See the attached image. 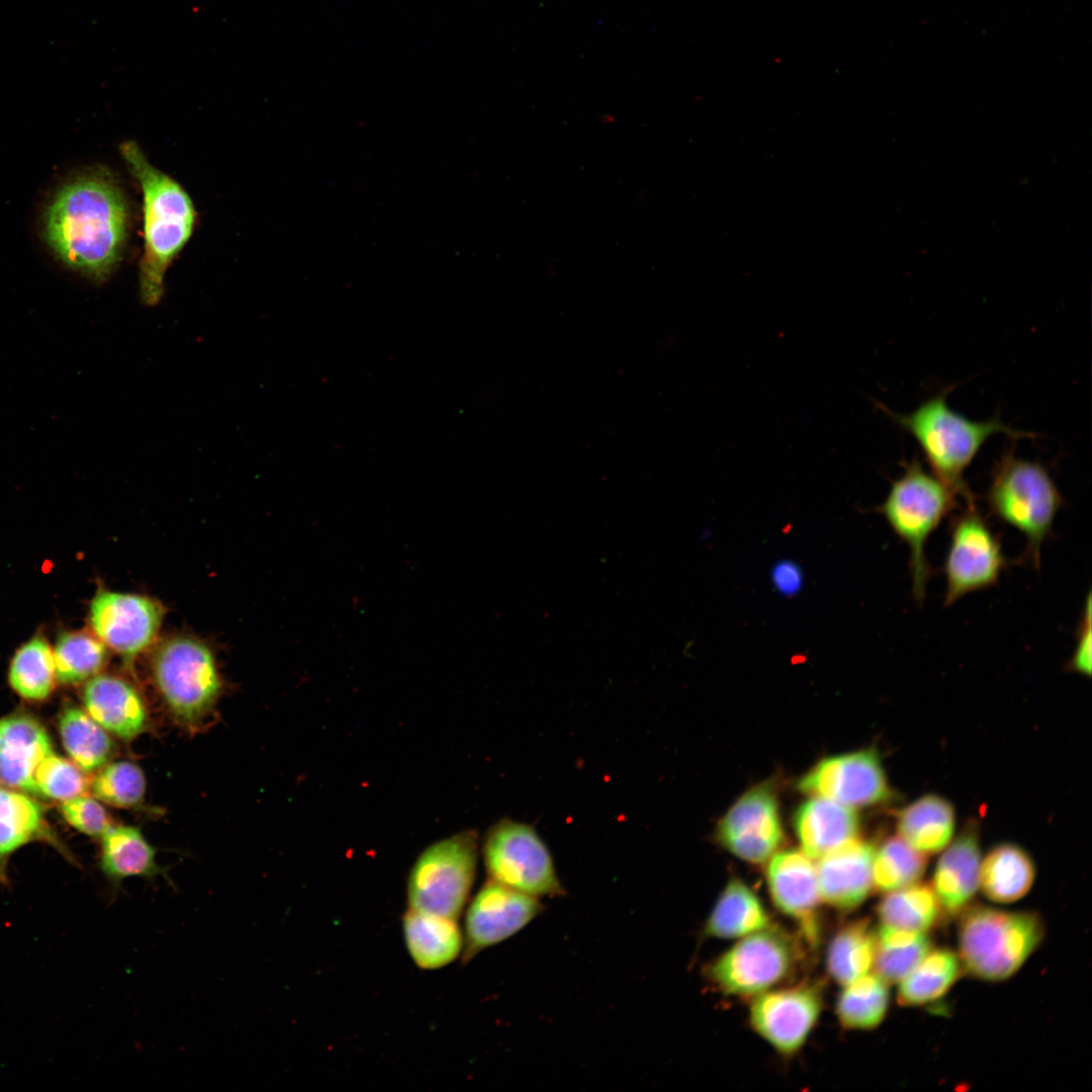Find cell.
Instances as JSON below:
<instances>
[{
    "mask_svg": "<svg viewBox=\"0 0 1092 1092\" xmlns=\"http://www.w3.org/2000/svg\"><path fill=\"white\" fill-rule=\"evenodd\" d=\"M543 910L540 898L489 880L473 898L465 916L464 960L525 928Z\"/></svg>",
    "mask_w": 1092,
    "mask_h": 1092,
    "instance_id": "16",
    "label": "cell"
},
{
    "mask_svg": "<svg viewBox=\"0 0 1092 1092\" xmlns=\"http://www.w3.org/2000/svg\"><path fill=\"white\" fill-rule=\"evenodd\" d=\"M34 784L36 794L62 802L86 795L90 787L80 767L55 752L39 763Z\"/></svg>",
    "mask_w": 1092,
    "mask_h": 1092,
    "instance_id": "39",
    "label": "cell"
},
{
    "mask_svg": "<svg viewBox=\"0 0 1092 1092\" xmlns=\"http://www.w3.org/2000/svg\"><path fill=\"white\" fill-rule=\"evenodd\" d=\"M874 850L854 838L821 856L816 869L821 900L841 911L861 905L873 885Z\"/></svg>",
    "mask_w": 1092,
    "mask_h": 1092,
    "instance_id": "19",
    "label": "cell"
},
{
    "mask_svg": "<svg viewBox=\"0 0 1092 1092\" xmlns=\"http://www.w3.org/2000/svg\"><path fill=\"white\" fill-rule=\"evenodd\" d=\"M483 859L493 882L537 898L565 895L547 845L528 824L495 823L485 836Z\"/></svg>",
    "mask_w": 1092,
    "mask_h": 1092,
    "instance_id": "9",
    "label": "cell"
},
{
    "mask_svg": "<svg viewBox=\"0 0 1092 1092\" xmlns=\"http://www.w3.org/2000/svg\"><path fill=\"white\" fill-rule=\"evenodd\" d=\"M793 824L802 851L810 858H820L856 838L859 828L853 808L816 796L798 808Z\"/></svg>",
    "mask_w": 1092,
    "mask_h": 1092,
    "instance_id": "24",
    "label": "cell"
},
{
    "mask_svg": "<svg viewBox=\"0 0 1092 1092\" xmlns=\"http://www.w3.org/2000/svg\"><path fill=\"white\" fill-rule=\"evenodd\" d=\"M1007 566L1001 541L975 499L965 502V508L949 525L943 606L950 607L968 594L994 586Z\"/></svg>",
    "mask_w": 1092,
    "mask_h": 1092,
    "instance_id": "10",
    "label": "cell"
},
{
    "mask_svg": "<svg viewBox=\"0 0 1092 1092\" xmlns=\"http://www.w3.org/2000/svg\"><path fill=\"white\" fill-rule=\"evenodd\" d=\"M769 918L757 895L742 881H729L704 925L705 936L741 938L768 927Z\"/></svg>",
    "mask_w": 1092,
    "mask_h": 1092,
    "instance_id": "28",
    "label": "cell"
},
{
    "mask_svg": "<svg viewBox=\"0 0 1092 1092\" xmlns=\"http://www.w3.org/2000/svg\"><path fill=\"white\" fill-rule=\"evenodd\" d=\"M772 581L782 594L794 595L801 587L802 572L794 563L784 561L774 568Z\"/></svg>",
    "mask_w": 1092,
    "mask_h": 1092,
    "instance_id": "42",
    "label": "cell"
},
{
    "mask_svg": "<svg viewBox=\"0 0 1092 1092\" xmlns=\"http://www.w3.org/2000/svg\"><path fill=\"white\" fill-rule=\"evenodd\" d=\"M56 678L54 651L43 637L36 636L26 642L11 660L9 684L25 700H46L55 688Z\"/></svg>",
    "mask_w": 1092,
    "mask_h": 1092,
    "instance_id": "33",
    "label": "cell"
},
{
    "mask_svg": "<svg viewBox=\"0 0 1092 1092\" xmlns=\"http://www.w3.org/2000/svg\"><path fill=\"white\" fill-rule=\"evenodd\" d=\"M877 912L883 925L918 932L933 928L943 913L933 888L917 882L889 892Z\"/></svg>",
    "mask_w": 1092,
    "mask_h": 1092,
    "instance_id": "32",
    "label": "cell"
},
{
    "mask_svg": "<svg viewBox=\"0 0 1092 1092\" xmlns=\"http://www.w3.org/2000/svg\"><path fill=\"white\" fill-rule=\"evenodd\" d=\"M877 933L866 919L847 923L829 943L826 967L831 978L845 986L868 974L875 963Z\"/></svg>",
    "mask_w": 1092,
    "mask_h": 1092,
    "instance_id": "30",
    "label": "cell"
},
{
    "mask_svg": "<svg viewBox=\"0 0 1092 1092\" xmlns=\"http://www.w3.org/2000/svg\"><path fill=\"white\" fill-rule=\"evenodd\" d=\"M1034 877V862L1027 851L1003 842L993 846L981 862L979 885L990 900L1011 903L1030 890Z\"/></svg>",
    "mask_w": 1092,
    "mask_h": 1092,
    "instance_id": "27",
    "label": "cell"
},
{
    "mask_svg": "<svg viewBox=\"0 0 1092 1092\" xmlns=\"http://www.w3.org/2000/svg\"><path fill=\"white\" fill-rule=\"evenodd\" d=\"M33 841H44L75 861L52 831L41 806L23 793L0 787V885L8 884L10 856Z\"/></svg>",
    "mask_w": 1092,
    "mask_h": 1092,
    "instance_id": "23",
    "label": "cell"
},
{
    "mask_svg": "<svg viewBox=\"0 0 1092 1092\" xmlns=\"http://www.w3.org/2000/svg\"><path fill=\"white\" fill-rule=\"evenodd\" d=\"M931 948L924 933L882 925L877 932L875 967L887 983L905 978Z\"/></svg>",
    "mask_w": 1092,
    "mask_h": 1092,
    "instance_id": "35",
    "label": "cell"
},
{
    "mask_svg": "<svg viewBox=\"0 0 1092 1092\" xmlns=\"http://www.w3.org/2000/svg\"><path fill=\"white\" fill-rule=\"evenodd\" d=\"M956 813L952 804L936 794H926L897 814L899 836L916 850L935 853L952 839Z\"/></svg>",
    "mask_w": 1092,
    "mask_h": 1092,
    "instance_id": "26",
    "label": "cell"
},
{
    "mask_svg": "<svg viewBox=\"0 0 1092 1092\" xmlns=\"http://www.w3.org/2000/svg\"><path fill=\"white\" fill-rule=\"evenodd\" d=\"M961 973L960 958L948 948L928 951L900 981L898 1001L903 1006H920L942 997Z\"/></svg>",
    "mask_w": 1092,
    "mask_h": 1092,
    "instance_id": "31",
    "label": "cell"
},
{
    "mask_svg": "<svg viewBox=\"0 0 1092 1092\" xmlns=\"http://www.w3.org/2000/svg\"><path fill=\"white\" fill-rule=\"evenodd\" d=\"M54 657L57 678L67 685L87 681L98 674L108 659L107 647L94 635L84 631L60 634Z\"/></svg>",
    "mask_w": 1092,
    "mask_h": 1092,
    "instance_id": "36",
    "label": "cell"
},
{
    "mask_svg": "<svg viewBox=\"0 0 1092 1092\" xmlns=\"http://www.w3.org/2000/svg\"><path fill=\"white\" fill-rule=\"evenodd\" d=\"M948 390L926 399L907 415H899L879 404L918 443L931 472L965 502L975 499L964 474L985 442L994 434L1012 439L1028 433L1005 426L1000 419L984 422L967 419L952 411L946 401Z\"/></svg>",
    "mask_w": 1092,
    "mask_h": 1092,
    "instance_id": "3",
    "label": "cell"
},
{
    "mask_svg": "<svg viewBox=\"0 0 1092 1092\" xmlns=\"http://www.w3.org/2000/svg\"><path fill=\"white\" fill-rule=\"evenodd\" d=\"M783 837L777 796L767 784L743 794L722 817L717 828L721 845L752 863H762L770 858Z\"/></svg>",
    "mask_w": 1092,
    "mask_h": 1092,
    "instance_id": "14",
    "label": "cell"
},
{
    "mask_svg": "<svg viewBox=\"0 0 1092 1092\" xmlns=\"http://www.w3.org/2000/svg\"><path fill=\"white\" fill-rule=\"evenodd\" d=\"M85 711L110 735L131 741L150 726V713L139 690L113 674H96L82 692Z\"/></svg>",
    "mask_w": 1092,
    "mask_h": 1092,
    "instance_id": "18",
    "label": "cell"
},
{
    "mask_svg": "<svg viewBox=\"0 0 1092 1092\" xmlns=\"http://www.w3.org/2000/svg\"><path fill=\"white\" fill-rule=\"evenodd\" d=\"M958 495L914 458L894 480L879 508L896 536L909 549L912 594L922 603L931 575L925 549L930 535L958 505Z\"/></svg>",
    "mask_w": 1092,
    "mask_h": 1092,
    "instance_id": "5",
    "label": "cell"
},
{
    "mask_svg": "<svg viewBox=\"0 0 1092 1092\" xmlns=\"http://www.w3.org/2000/svg\"><path fill=\"white\" fill-rule=\"evenodd\" d=\"M926 866L924 853L900 836L890 837L874 850L873 884L883 893L907 887L920 880Z\"/></svg>",
    "mask_w": 1092,
    "mask_h": 1092,
    "instance_id": "37",
    "label": "cell"
},
{
    "mask_svg": "<svg viewBox=\"0 0 1092 1092\" xmlns=\"http://www.w3.org/2000/svg\"><path fill=\"white\" fill-rule=\"evenodd\" d=\"M958 928L960 961L972 976L991 982L1015 974L1040 944L1044 928L1033 912L967 907Z\"/></svg>",
    "mask_w": 1092,
    "mask_h": 1092,
    "instance_id": "6",
    "label": "cell"
},
{
    "mask_svg": "<svg viewBox=\"0 0 1092 1092\" xmlns=\"http://www.w3.org/2000/svg\"><path fill=\"white\" fill-rule=\"evenodd\" d=\"M61 812L72 827L91 837L100 838L112 825L100 801L86 795L63 802Z\"/></svg>",
    "mask_w": 1092,
    "mask_h": 1092,
    "instance_id": "40",
    "label": "cell"
},
{
    "mask_svg": "<svg viewBox=\"0 0 1092 1092\" xmlns=\"http://www.w3.org/2000/svg\"><path fill=\"white\" fill-rule=\"evenodd\" d=\"M1076 646L1067 663L1070 671L1091 674V596L1088 593L1076 633Z\"/></svg>",
    "mask_w": 1092,
    "mask_h": 1092,
    "instance_id": "41",
    "label": "cell"
},
{
    "mask_svg": "<svg viewBox=\"0 0 1092 1092\" xmlns=\"http://www.w3.org/2000/svg\"><path fill=\"white\" fill-rule=\"evenodd\" d=\"M888 983L878 974H866L844 986L836 1002V1016L848 1029L877 1027L889 1006Z\"/></svg>",
    "mask_w": 1092,
    "mask_h": 1092,
    "instance_id": "34",
    "label": "cell"
},
{
    "mask_svg": "<svg viewBox=\"0 0 1092 1092\" xmlns=\"http://www.w3.org/2000/svg\"><path fill=\"white\" fill-rule=\"evenodd\" d=\"M793 939L770 925L741 937L707 969V976L727 995L751 997L783 982L798 962Z\"/></svg>",
    "mask_w": 1092,
    "mask_h": 1092,
    "instance_id": "11",
    "label": "cell"
},
{
    "mask_svg": "<svg viewBox=\"0 0 1092 1092\" xmlns=\"http://www.w3.org/2000/svg\"><path fill=\"white\" fill-rule=\"evenodd\" d=\"M128 226L124 195L108 175L92 173L60 190L46 215V237L71 269L104 279L120 261Z\"/></svg>",
    "mask_w": 1092,
    "mask_h": 1092,
    "instance_id": "1",
    "label": "cell"
},
{
    "mask_svg": "<svg viewBox=\"0 0 1092 1092\" xmlns=\"http://www.w3.org/2000/svg\"><path fill=\"white\" fill-rule=\"evenodd\" d=\"M59 733L71 760L84 772H93L109 762L115 751L110 734L86 711L70 706L61 713Z\"/></svg>",
    "mask_w": 1092,
    "mask_h": 1092,
    "instance_id": "29",
    "label": "cell"
},
{
    "mask_svg": "<svg viewBox=\"0 0 1092 1092\" xmlns=\"http://www.w3.org/2000/svg\"><path fill=\"white\" fill-rule=\"evenodd\" d=\"M477 834L467 830L429 846L410 874V909L457 919L472 888Z\"/></svg>",
    "mask_w": 1092,
    "mask_h": 1092,
    "instance_id": "8",
    "label": "cell"
},
{
    "mask_svg": "<svg viewBox=\"0 0 1092 1092\" xmlns=\"http://www.w3.org/2000/svg\"><path fill=\"white\" fill-rule=\"evenodd\" d=\"M119 150L128 171L142 189L144 253L140 262L141 292L147 302H155L163 292L167 268L192 236L196 211L182 185L153 166L135 142L125 141Z\"/></svg>",
    "mask_w": 1092,
    "mask_h": 1092,
    "instance_id": "2",
    "label": "cell"
},
{
    "mask_svg": "<svg viewBox=\"0 0 1092 1092\" xmlns=\"http://www.w3.org/2000/svg\"><path fill=\"white\" fill-rule=\"evenodd\" d=\"M769 895L775 906L794 919L812 946L819 940L817 908L820 893L817 870L801 850L775 853L766 869Z\"/></svg>",
    "mask_w": 1092,
    "mask_h": 1092,
    "instance_id": "17",
    "label": "cell"
},
{
    "mask_svg": "<svg viewBox=\"0 0 1092 1092\" xmlns=\"http://www.w3.org/2000/svg\"><path fill=\"white\" fill-rule=\"evenodd\" d=\"M152 675L178 725L195 731L212 716L221 679L211 650L200 640L176 635L162 641L152 658Z\"/></svg>",
    "mask_w": 1092,
    "mask_h": 1092,
    "instance_id": "7",
    "label": "cell"
},
{
    "mask_svg": "<svg viewBox=\"0 0 1092 1092\" xmlns=\"http://www.w3.org/2000/svg\"><path fill=\"white\" fill-rule=\"evenodd\" d=\"M53 752L47 730L30 715L0 719V786L36 794V768Z\"/></svg>",
    "mask_w": 1092,
    "mask_h": 1092,
    "instance_id": "20",
    "label": "cell"
},
{
    "mask_svg": "<svg viewBox=\"0 0 1092 1092\" xmlns=\"http://www.w3.org/2000/svg\"><path fill=\"white\" fill-rule=\"evenodd\" d=\"M89 619L93 634L108 649L130 660L157 638L163 608L143 595L100 590L90 604Z\"/></svg>",
    "mask_w": 1092,
    "mask_h": 1092,
    "instance_id": "13",
    "label": "cell"
},
{
    "mask_svg": "<svg viewBox=\"0 0 1092 1092\" xmlns=\"http://www.w3.org/2000/svg\"><path fill=\"white\" fill-rule=\"evenodd\" d=\"M933 873V890L942 912L961 914L970 904L979 886L981 849L976 824H968L948 843Z\"/></svg>",
    "mask_w": 1092,
    "mask_h": 1092,
    "instance_id": "21",
    "label": "cell"
},
{
    "mask_svg": "<svg viewBox=\"0 0 1092 1092\" xmlns=\"http://www.w3.org/2000/svg\"><path fill=\"white\" fill-rule=\"evenodd\" d=\"M986 504L992 516L1025 539L1020 560L1038 569L1042 544L1053 534L1064 499L1044 466L1006 450L995 462Z\"/></svg>",
    "mask_w": 1092,
    "mask_h": 1092,
    "instance_id": "4",
    "label": "cell"
},
{
    "mask_svg": "<svg viewBox=\"0 0 1092 1092\" xmlns=\"http://www.w3.org/2000/svg\"><path fill=\"white\" fill-rule=\"evenodd\" d=\"M99 868L110 885L111 897L127 879L171 880L157 860V851L136 826L111 825L100 837Z\"/></svg>",
    "mask_w": 1092,
    "mask_h": 1092,
    "instance_id": "22",
    "label": "cell"
},
{
    "mask_svg": "<svg viewBox=\"0 0 1092 1092\" xmlns=\"http://www.w3.org/2000/svg\"><path fill=\"white\" fill-rule=\"evenodd\" d=\"M821 1010L818 986L805 984L756 995L749 1020L754 1031L777 1052L793 1055L806 1042Z\"/></svg>",
    "mask_w": 1092,
    "mask_h": 1092,
    "instance_id": "15",
    "label": "cell"
},
{
    "mask_svg": "<svg viewBox=\"0 0 1092 1092\" xmlns=\"http://www.w3.org/2000/svg\"><path fill=\"white\" fill-rule=\"evenodd\" d=\"M797 787L811 797L827 798L851 808L880 805L894 796L874 747L820 760Z\"/></svg>",
    "mask_w": 1092,
    "mask_h": 1092,
    "instance_id": "12",
    "label": "cell"
},
{
    "mask_svg": "<svg viewBox=\"0 0 1092 1092\" xmlns=\"http://www.w3.org/2000/svg\"><path fill=\"white\" fill-rule=\"evenodd\" d=\"M100 802L118 809H136L145 802L147 780L142 767L131 760L108 762L90 785Z\"/></svg>",
    "mask_w": 1092,
    "mask_h": 1092,
    "instance_id": "38",
    "label": "cell"
},
{
    "mask_svg": "<svg viewBox=\"0 0 1092 1092\" xmlns=\"http://www.w3.org/2000/svg\"><path fill=\"white\" fill-rule=\"evenodd\" d=\"M402 925L407 950L421 969L442 968L460 954L462 933L456 919L410 909Z\"/></svg>",
    "mask_w": 1092,
    "mask_h": 1092,
    "instance_id": "25",
    "label": "cell"
}]
</instances>
